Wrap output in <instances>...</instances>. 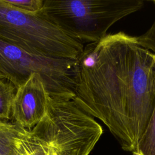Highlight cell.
I'll return each instance as SVG.
<instances>
[{
	"label": "cell",
	"instance_id": "7a4b0ae2",
	"mask_svg": "<svg viewBox=\"0 0 155 155\" xmlns=\"http://www.w3.org/2000/svg\"><path fill=\"white\" fill-rule=\"evenodd\" d=\"M73 99L49 97L45 115L16 142V155H89L103 133Z\"/></svg>",
	"mask_w": 155,
	"mask_h": 155
},
{
	"label": "cell",
	"instance_id": "ba28073f",
	"mask_svg": "<svg viewBox=\"0 0 155 155\" xmlns=\"http://www.w3.org/2000/svg\"><path fill=\"white\" fill-rule=\"evenodd\" d=\"M16 91L14 85L5 79L0 78V119H12V106Z\"/></svg>",
	"mask_w": 155,
	"mask_h": 155
},
{
	"label": "cell",
	"instance_id": "9c48e42d",
	"mask_svg": "<svg viewBox=\"0 0 155 155\" xmlns=\"http://www.w3.org/2000/svg\"><path fill=\"white\" fill-rule=\"evenodd\" d=\"M142 155H155V105L146 129L137 145Z\"/></svg>",
	"mask_w": 155,
	"mask_h": 155
},
{
	"label": "cell",
	"instance_id": "6da1fadb",
	"mask_svg": "<svg viewBox=\"0 0 155 155\" xmlns=\"http://www.w3.org/2000/svg\"><path fill=\"white\" fill-rule=\"evenodd\" d=\"M78 61L75 97L133 154L155 105V54L120 31L87 44Z\"/></svg>",
	"mask_w": 155,
	"mask_h": 155
},
{
	"label": "cell",
	"instance_id": "8fae6325",
	"mask_svg": "<svg viewBox=\"0 0 155 155\" xmlns=\"http://www.w3.org/2000/svg\"><path fill=\"white\" fill-rule=\"evenodd\" d=\"M136 38L140 46L155 54V20L145 33Z\"/></svg>",
	"mask_w": 155,
	"mask_h": 155
},
{
	"label": "cell",
	"instance_id": "277c9868",
	"mask_svg": "<svg viewBox=\"0 0 155 155\" xmlns=\"http://www.w3.org/2000/svg\"><path fill=\"white\" fill-rule=\"evenodd\" d=\"M0 40L36 54L78 59L84 45L39 13H27L0 0Z\"/></svg>",
	"mask_w": 155,
	"mask_h": 155
},
{
	"label": "cell",
	"instance_id": "52a82bcc",
	"mask_svg": "<svg viewBox=\"0 0 155 155\" xmlns=\"http://www.w3.org/2000/svg\"><path fill=\"white\" fill-rule=\"evenodd\" d=\"M24 129L0 119V155H16V142Z\"/></svg>",
	"mask_w": 155,
	"mask_h": 155
},
{
	"label": "cell",
	"instance_id": "4fadbf2b",
	"mask_svg": "<svg viewBox=\"0 0 155 155\" xmlns=\"http://www.w3.org/2000/svg\"><path fill=\"white\" fill-rule=\"evenodd\" d=\"M0 78H4V76L1 74V73H0Z\"/></svg>",
	"mask_w": 155,
	"mask_h": 155
},
{
	"label": "cell",
	"instance_id": "30bf717a",
	"mask_svg": "<svg viewBox=\"0 0 155 155\" xmlns=\"http://www.w3.org/2000/svg\"><path fill=\"white\" fill-rule=\"evenodd\" d=\"M18 10L31 14L39 13L44 4V0H4Z\"/></svg>",
	"mask_w": 155,
	"mask_h": 155
},
{
	"label": "cell",
	"instance_id": "5b68a950",
	"mask_svg": "<svg viewBox=\"0 0 155 155\" xmlns=\"http://www.w3.org/2000/svg\"><path fill=\"white\" fill-rule=\"evenodd\" d=\"M0 73L17 89L34 73L40 75L50 97L73 99L78 59L33 54L0 40Z\"/></svg>",
	"mask_w": 155,
	"mask_h": 155
},
{
	"label": "cell",
	"instance_id": "8992f818",
	"mask_svg": "<svg viewBox=\"0 0 155 155\" xmlns=\"http://www.w3.org/2000/svg\"><path fill=\"white\" fill-rule=\"evenodd\" d=\"M49 96L39 74H32L17 89L12 106L13 123L30 130L46 114Z\"/></svg>",
	"mask_w": 155,
	"mask_h": 155
},
{
	"label": "cell",
	"instance_id": "7c38bea8",
	"mask_svg": "<svg viewBox=\"0 0 155 155\" xmlns=\"http://www.w3.org/2000/svg\"><path fill=\"white\" fill-rule=\"evenodd\" d=\"M133 155H142L140 153H139V152H136V153H133Z\"/></svg>",
	"mask_w": 155,
	"mask_h": 155
},
{
	"label": "cell",
	"instance_id": "3957f363",
	"mask_svg": "<svg viewBox=\"0 0 155 155\" xmlns=\"http://www.w3.org/2000/svg\"><path fill=\"white\" fill-rule=\"evenodd\" d=\"M143 6L140 0H44L39 12L74 38L96 42L109 28Z\"/></svg>",
	"mask_w": 155,
	"mask_h": 155
},
{
	"label": "cell",
	"instance_id": "5bb4252c",
	"mask_svg": "<svg viewBox=\"0 0 155 155\" xmlns=\"http://www.w3.org/2000/svg\"><path fill=\"white\" fill-rule=\"evenodd\" d=\"M154 2H155V1H154Z\"/></svg>",
	"mask_w": 155,
	"mask_h": 155
}]
</instances>
